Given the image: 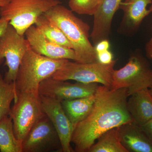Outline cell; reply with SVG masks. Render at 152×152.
I'll use <instances>...</instances> for the list:
<instances>
[{
    "label": "cell",
    "instance_id": "1",
    "mask_svg": "<svg viewBox=\"0 0 152 152\" xmlns=\"http://www.w3.org/2000/svg\"><path fill=\"white\" fill-rule=\"evenodd\" d=\"M95 100L89 115L75 127L72 142L75 152H88L95 142L107 131L133 122L127 107L126 88L113 90L98 86Z\"/></svg>",
    "mask_w": 152,
    "mask_h": 152
},
{
    "label": "cell",
    "instance_id": "2",
    "mask_svg": "<svg viewBox=\"0 0 152 152\" xmlns=\"http://www.w3.org/2000/svg\"><path fill=\"white\" fill-rule=\"evenodd\" d=\"M44 15L61 30L69 41L75 53V61L80 63L98 62L94 46L89 39L88 24L61 4L53 7Z\"/></svg>",
    "mask_w": 152,
    "mask_h": 152
},
{
    "label": "cell",
    "instance_id": "3",
    "mask_svg": "<svg viewBox=\"0 0 152 152\" xmlns=\"http://www.w3.org/2000/svg\"><path fill=\"white\" fill-rule=\"evenodd\" d=\"M68 60L50 58L37 53L30 48L23 58L17 73L15 81L17 94L27 93L39 96L41 83L51 77Z\"/></svg>",
    "mask_w": 152,
    "mask_h": 152
},
{
    "label": "cell",
    "instance_id": "4",
    "mask_svg": "<svg viewBox=\"0 0 152 152\" xmlns=\"http://www.w3.org/2000/svg\"><path fill=\"white\" fill-rule=\"evenodd\" d=\"M152 85V69L146 59L139 51L133 52L123 67L115 70L110 88H126L129 97Z\"/></svg>",
    "mask_w": 152,
    "mask_h": 152
},
{
    "label": "cell",
    "instance_id": "5",
    "mask_svg": "<svg viewBox=\"0 0 152 152\" xmlns=\"http://www.w3.org/2000/svg\"><path fill=\"white\" fill-rule=\"evenodd\" d=\"M61 3L59 0H9L0 8V15L9 19L18 33L25 35L39 17Z\"/></svg>",
    "mask_w": 152,
    "mask_h": 152
},
{
    "label": "cell",
    "instance_id": "6",
    "mask_svg": "<svg viewBox=\"0 0 152 152\" xmlns=\"http://www.w3.org/2000/svg\"><path fill=\"white\" fill-rule=\"evenodd\" d=\"M116 61L117 60H114L111 64H104L99 62L80 63L68 60L52 77L59 80H72L84 83H100L111 88Z\"/></svg>",
    "mask_w": 152,
    "mask_h": 152
},
{
    "label": "cell",
    "instance_id": "7",
    "mask_svg": "<svg viewBox=\"0 0 152 152\" xmlns=\"http://www.w3.org/2000/svg\"><path fill=\"white\" fill-rule=\"evenodd\" d=\"M44 114L39 96L27 93L17 94L10 115L17 138L22 141Z\"/></svg>",
    "mask_w": 152,
    "mask_h": 152
},
{
    "label": "cell",
    "instance_id": "8",
    "mask_svg": "<svg viewBox=\"0 0 152 152\" xmlns=\"http://www.w3.org/2000/svg\"><path fill=\"white\" fill-rule=\"evenodd\" d=\"M30 48L24 35H20L9 23L7 29L0 37V66L5 59V64L8 69L4 77L6 81H15L20 64Z\"/></svg>",
    "mask_w": 152,
    "mask_h": 152
},
{
    "label": "cell",
    "instance_id": "9",
    "mask_svg": "<svg viewBox=\"0 0 152 152\" xmlns=\"http://www.w3.org/2000/svg\"><path fill=\"white\" fill-rule=\"evenodd\" d=\"M23 152H62L58 134L44 114L22 141Z\"/></svg>",
    "mask_w": 152,
    "mask_h": 152
},
{
    "label": "cell",
    "instance_id": "10",
    "mask_svg": "<svg viewBox=\"0 0 152 152\" xmlns=\"http://www.w3.org/2000/svg\"><path fill=\"white\" fill-rule=\"evenodd\" d=\"M98 83H84L77 82L71 83L59 80L52 77L41 83L39 88V96L62 102L94 94Z\"/></svg>",
    "mask_w": 152,
    "mask_h": 152
},
{
    "label": "cell",
    "instance_id": "11",
    "mask_svg": "<svg viewBox=\"0 0 152 152\" xmlns=\"http://www.w3.org/2000/svg\"><path fill=\"white\" fill-rule=\"evenodd\" d=\"M44 113L48 116L57 131L63 152H75L71 146L75 127L67 116L60 101L39 96Z\"/></svg>",
    "mask_w": 152,
    "mask_h": 152
},
{
    "label": "cell",
    "instance_id": "12",
    "mask_svg": "<svg viewBox=\"0 0 152 152\" xmlns=\"http://www.w3.org/2000/svg\"><path fill=\"white\" fill-rule=\"evenodd\" d=\"M30 47L37 53L53 59L76 61L72 49L60 45L45 37L35 26H32L25 34Z\"/></svg>",
    "mask_w": 152,
    "mask_h": 152
},
{
    "label": "cell",
    "instance_id": "13",
    "mask_svg": "<svg viewBox=\"0 0 152 152\" xmlns=\"http://www.w3.org/2000/svg\"><path fill=\"white\" fill-rule=\"evenodd\" d=\"M152 0H125L119 9L124 12L118 32L122 34L131 36L138 29L145 18L151 14L147 7Z\"/></svg>",
    "mask_w": 152,
    "mask_h": 152
},
{
    "label": "cell",
    "instance_id": "14",
    "mask_svg": "<svg viewBox=\"0 0 152 152\" xmlns=\"http://www.w3.org/2000/svg\"><path fill=\"white\" fill-rule=\"evenodd\" d=\"M122 1L123 0H104L94 15L93 29L90 35L94 46L102 40L108 39L114 15Z\"/></svg>",
    "mask_w": 152,
    "mask_h": 152
},
{
    "label": "cell",
    "instance_id": "15",
    "mask_svg": "<svg viewBox=\"0 0 152 152\" xmlns=\"http://www.w3.org/2000/svg\"><path fill=\"white\" fill-rule=\"evenodd\" d=\"M121 143L128 152H152V140L134 122L117 127Z\"/></svg>",
    "mask_w": 152,
    "mask_h": 152
},
{
    "label": "cell",
    "instance_id": "16",
    "mask_svg": "<svg viewBox=\"0 0 152 152\" xmlns=\"http://www.w3.org/2000/svg\"><path fill=\"white\" fill-rule=\"evenodd\" d=\"M128 110L133 122L142 126L152 118V97L149 89L139 91L129 97Z\"/></svg>",
    "mask_w": 152,
    "mask_h": 152
},
{
    "label": "cell",
    "instance_id": "17",
    "mask_svg": "<svg viewBox=\"0 0 152 152\" xmlns=\"http://www.w3.org/2000/svg\"><path fill=\"white\" fill-rule=\"evenodd\" d=\"M95 100L94 94L86 97L61 102L65 113L74 127L89 115Z\"/></svg>",
    "mask_w": 152,
    "mask_h": 152
},
{
    "label": "cell",
    "instance_id": "18",
    "mask_svg": "<svg viewBox=\"0 0 152 152\" xmlns=\"http://www.w3.org/2000/svg\"><path fill=\"white\" fill-rule=\"evenodd\" d=\"M0 151L23 152L22 141L16 137L10 116L0 120Z\"/></svg>",
    "mask_w": 152,
    "mask_h": 152
},
{
    "label": "cell",
    "instance_id": "19",
    "mask_svg": "<svg viewBox=\"0 0 152 152\" xmlns=\"http://www.w3.org/2000/svg\"><path fill=\"white\" fill-rule=\"evenodd\" d=\"M98 140L88 152H128L121 143L117 128L107 131Z\"/></svg>",
    "mask_w": 152,
    "mask_h": 152
},
{
    "label": "cell",
    "instance_id": "20",
    "mask_svg": "<svg viewBox=\"0 0 152 152\" xmlns=\"http://www.w3.org/2000/svg\"><path fill=\"white\" fill-rule=\"evenodd\" d=\"M36 27L48 39L60 45L72 49V45L61 30L42 15L35 24Z\"/></svg>",
    "mask_w": 152,
    "mask_h": 152
},
{
    "label": "cell",
    "instance_id": "21",
    "mask_svg": "<svg viewBox=\"0 0 152 152\" xmlns=\"http://www.w3.org/2000/svg\"><path fill=\"white\" fill-rule=\"evenodd\" d=\"M17 96L15 82L6 81L0 73V120L10 116L11 104Z\"/></svg>",
    "mask_w": 152,
    "mask_h": 152
},
{
    "label": "cell",
    "instance_id": "22",
    "mask_svg": "<svg viewBox=\"0 0 152 152\" xmlns=\"http://www.w3.org/2000/svg\"><path fill=\"white\" fill-rule=\"evenodd\" d=\"M104 0H69L71 10L79 15H94L100 7Z\"/></svg>",
    "mask_w": 152,
    "mask_h": 152
},
{
    "label": "cell",
    "instance_id": "23",
    "mask_svg": "<svg viewBox=\"0 0 152 152\" xmlns=\"http://www.w3.org/2000/svg\"><path fill=\"white\" fill-rule=\"evenodd\" d=\"M97 61L104 64H109L113 62V55L109 50L97 53Z\"/></svg>",
    "mask_w": 152,
    "mask_h": 152
},
{
    "label": "cell",
    "instance_id": "24",
    "mask_svg": "<svg viewBox=\"0 0 152 152\" xmlns=\"http://www.w3.org/2000/svg\"><path fill=\"white\" fill-rule=\"evenodd\" d=\"M95 50L97 53L109 50L110 43L108 39L102 40L98 42L94 46Z\"/></svg>",
    "mask_w": 152,
    "mask_h": 152
},
{
    "label": "cell",
    "instance_id": "25",
    "mask_svg": "<svg viewBox=\"0 0 152 152\" xmlns=\"http://www.w3.org/2000/svg\"><path fill=\"white\" fill-rule=\"evenodd\" d=\"M140 126L152 140V118Z\"/></svg>",
    "mask_w": 152,
    "mask_h": 152
},
{
    "label": "cell",
    "instance_id": "26",
    "mask_svg": "<svg viewBox=\"0 0 152 152\" xmlns=\"http://www.w3.org/2000/svg\"><path fill=\"white\" fill-rule=\"evenodd\" d=\"M10 23L9 19L4 17H1L0 18V37H1L5 31L7 29Z\"/></svg>",
    "mask_w": 152,
    "mask_h": 152
},
{
    "label": "cell",
    "instance_id": "27",
    "mask_svg": "<svg viewBox=\"0 0 152 152\" xmlns=\"http://www.w3.org/2000/svg\"><path fill=\"white\" fill-rule=\"evenodd\" d=\"M145 50L148 57L152 60V38L147 43Z\"/></svg>",
    "mask_w": 152,
    "mask_h": 152
},
{
    "label": "cell",
    "instance_id": "28",
    "mask_svg": "<svg viewBox=\"0 0 152 152\" xmlns=\"http://www.w3.org/2000/svg\"><path fill=\"white\" fill-rule=\"evenodd\" d=\"M9 0H0V8L6 5L9 2Z\"/></svg>",
    "mask_w": 152,
    "mask_h": 152
},
{
    "label": "cell",
    "instance_id": "29",
    "mask_svg": "<svg viewBox=\"0 0 152 152\" xmlns=\"http://www.w3.org/2000/svg\"><path fill=\"white\" fill-rule=\"evenodd\" d=\"M149 89L150 92V93H151V95L152 97V85L150 87V88Z\"/></svg>",
    "mask_w": 152,
    "mask_h": 152
},
{
    "label": "cell",
    "instance_id": "30",
    "mask_svg": "<svg viewBox=\"0 0 152 152\" xmlns=\"http://www.w3.org/2000/svg\"><path fill=\"white\" fill-rule=\"evenodd\" d=\"M149 10L150 11V13L152 12V5L150 7V9H149Z\"/></svg>",
    "mask_w": 152,
    "mask_h": 152
},
{
    "label": "cell",
    "instance_id": "31",
    "mask_svg": "<svg viewBox=\"0 0 152 152\" xmlns=\"http://www.w3.org/2000/svg\"><path fill=\"white\" fill-rule=\"evenodd\" d=\"M151 29H152V25Z\"/></svg>",
    "mask_w": 152,
    "mask_h": 152
}]
</instances>
